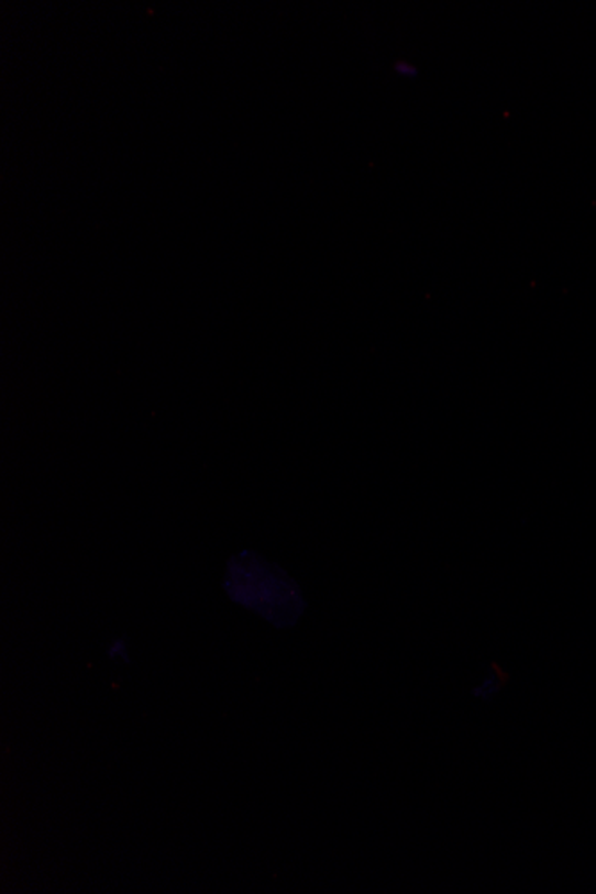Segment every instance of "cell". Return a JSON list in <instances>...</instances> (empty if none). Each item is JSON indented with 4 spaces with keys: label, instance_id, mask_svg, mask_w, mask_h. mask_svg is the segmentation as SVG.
Wrapping results in <instances>:
<instances>
[{
    "label": "cell",
    "instance_id": "1",
    "mask_svg": "<svg viewBox=\"0 0 596 894\" xmlns=\"http://www.w3.org/2000/svg\"><path fill=\"white\" fill-rule=\"evenodd\" d=\"M108 658L114 663H129L128 643L123 639L113 641V643L109 644Z\"/></svg>",
    "mask_w": 596,
    "mask_h": 894
}]
</instances>
